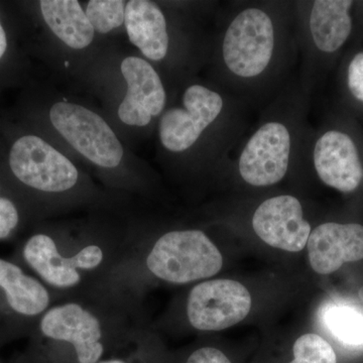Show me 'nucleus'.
Wrapping results in <instances>:
<instances>
[{
	"label": "nucleus",
	"mask_w": 363,
	"mask_h": 363,
	"mask_svg": "<svg viewBox=\"0 0 363 363\" xmlns=\"http://www.w3.org/2000/svg\"><path fill=\"white\" fill-rule=\"evenodd\" d=\"M143 296L112 283L57 301L30 334L45 363H97L147 328Z\"/></svg>",
	"instance_id": "obj_4"
},
{
	"label": "nucleus",
	"mask_w": 363,
	"mask_h": 363,
	"mask_svg": "<svg viewBox=\"0 0 363 363\" xmlns=\"http://www.w3.org/2000/svg\"><path fill=\"white\" fill-rule=\"evenodd\" d=\"M294 360L290 363H337L333 347L317 334L301 336L293 347Z\"/></svg>",
	"instance_id": "obj_22"
},
{
	"label": "nucleus",
	"mask_w": 363,
	"mask_h": 363,
	"mask_svg": "<svg viewBox=\"0 0 363 363\" xmlns=\"http://www.w3.org/2000/svg\"><path fill=\"white\" fill-rule=\"evenodd\" d=\"M310 264L319 274H330L346 262L363 259V225L357 222H324L310 234Z\"/></svg>",
	"instance_id": "obj_17"
},
{
	"label": "nucleus",
	"mask_w": 363,
	"mask_h": 363,
	"mask_svg": "<svg viewBox=\"0 0 363 363\" xmlns=\"http://www.w3.org/2000/svg\"><path fill=\"white\" fill-rule=\"evenodd\" d=\"M222 266L221 252L201 229H172L152 236L143 220L130 257L111 281L143 296L152 279L186 285L212 278Z\"/></svg>",
	"instance_id": "obj_10"
},
{
	"label": "nucleus",
	"mask_w": 363,
	"mask_h": 363,
	"mask_svg": "<svg viewBox=\"0 0 363 363\" xmlns=\"http://www.w3.org/2000/svg\"><path fill=\"white\" fill-rule=\"evenodd\" d=\"M218 7L209 1L128 0L124 33L174 91L206 67L213 33L206 20Z\"/></svg>",
	"instance_id": "obj_7"
},
{
	"label": "nucleus",
	"mask_w": 363,
	"mask_h": 363,
	"mask_svg": "<svg viewBox=\"0 0 363 363\" xmlns=\"http://www.w3.org/2000/svg\"><path fill=\"white\" fill-rule=\"evenodd\" d=\"M128 0H88L83 4L86 16L100 39L124 33Z\"/></svg>",
	"instance_id": "obj_21"
},
{
	"label": "nucleus",
	"mask_w": 363,
	"mask_h": 363,
	"mask_svg": "<svg viewBox=\"0 0 363 363\" xmlns=\"http://www.w3.org/2000/svg\"><path fill=\"white\" fill-rule=\"evenodd\" d=\"M74 79L99 100L100 109L130 149L155 133L173 92L150 62L112 40Z\"/></svg>",
	"instance_id": "obj_8"
},
{
	"label": "nucleus",
	"mask_w": 363,
	"mask_h": 363,
	"mask_svg": "<svg viewBox=\"0 0 363 363\" xmlns=\"http://www.w3.org/2000/svg\"><path fill=\"white\" fill-rule=\"evenodd\" d=\"M298 67L294 0L233 1L218 9L203 77L262 111Z\"/></svg>",
	"instance_id": "obj_1"
},
{
	"label": "nucleus",
	"mask_w": 363,
	"mask_h": 363,
	"mask_svg": "<svg viewBox=\"0 0 363 363\" xmlns=\"http://www.w3.org/2000/svg\"><path fill=\"white\" fill-rule=\"evenodd\" d=\"M9 49V39L6 28L2 25L1 18H0V61L4 58Z\"/></svg>",
	"instance_id": "obj_24"
},
{
	"label": "nucleus",
	"mask_w": 363,
	"mask_h": 363,
	"mask_svg": "<svg viewBox=\"0 0 363 363\" xmlns=\"http://www.w3.org/2000/svg\"><path fill=\"white\" fill-rule=\"evenodd\" d=\"M298 78L314 94L352 45L363 43L362 0H294Z\"/></svg>",
	"instance_id": "obj_11"
},
{
	"label": "nucleus",
	"mask_w": 363,
	"mask_h": 363,
	"mask_svg": "<svg viewBox=\"0 0 363 363\" xmlns=\"http://www.w3.org/2000/svg\"><path fill=\"white\" fill-rule=\"evenodd\" d=\"M337 99L334 104L363 123V43L352 45L336 69Z\"/></svg>",
	"instance_id": "obj_18"
},
{
	"label": "nucleus",
	"mask_w": 363,
	"mask_h": 363,
	"mask_svg": "<svg viewBox=\"0 0 363 363\" xmlns=\"http://www.w3.org/2000/svg\"><path fill=\"white\" fill-rule=\"evenodd\" d=\"M37 218L9 181L0 180V242L18 240Z\"/></svg>",
	"instance_id": "obj_20"
},
{
	"label": "nucleus",
	"mask_w": 363,
	"mask_h": 363,
	"mask_svg": "<svg viewBox=\"0 0 363 363\" xmlns=\"http://www.w3.org/2000/svg\"><path fill=\"white\" fill-rule=\"evenodd\" d=\"M97 363H133L130 358L116 357L104 358L101 362Z\"/></svg>",
	"instance_id": "obj_25"
},
{
	"label": "nucleus",
	"mask_w": 363,
	"mask_h": 363,
	"mask_svg": "<svg viewBox=\"0 0 363 363\" xmlns=\"http://www.w3.org/2000/svg\"><path fill=\"white\" fill-rule=\"evenodd\" d=\"M186 363H231L222 351L214 347L198 348L191 353Z\"/></svg>",
	"instance_id": "obj_23"
},
{
	"label": "nucleus",
	"mask_w": 363,
	"mask_h": 363,
	"mask_svg": "<svg viewBox=\"0 0 363 363\" xmlns=\"http://www.w3.org/2000/svg\"><path fill=\"white\" fill-rule=\"evenodd\" d=\"M252 309V296L233 279H210L193 286L186 298L188 323L198 331H220L240 323Z\"/></svg>",
	"instance_id": "obj_15"
},
{
	"label": "nucleus",
	"mask_w": 363,
	"mask_h": 363,
	"mask_svg": "<svg viewBox=\"0 0 363 363\" xmlns=\"http://www.w3.org/2000/svg\"><path fill=\"white\" fill-rule=\"evenodd\" d=\"M253 109L201 75L172 92L157 121V159L177 176L225 171L252 125Z\"/></svg>",
	"instance_id": "obj_3"
},
{
	"label": "nucleus",
	"mask_w": 363,
	"mask_h": 363,
	"mask_svg": "<svg viewBox=\"0 0 363 363\" xmlns=\"http://www.w3.org/2000/svg\"><path fill=\"white\" fill-rule=\"evenodd\" d=\"M45 101L40 135L102 187L135 202L154 193V171L133 154L101 109L57 90Z\"/></svg>",
	"instance_id": "obj_5"
},
{
	"label": "nucleus",
	"mask_w": 363,
	"mask_h": 363,
	"mask_svg": "<svg viewBox=\"0 0 363 363\" xmlns=\"http://www.w3.org/2000/svg\"><path fill=\"white\" fill-rule=\"evenodd\" d=\"M38 7L54 50V66L75 78L106 40L98 37L79 0H40Z\"/></svg>",
	"instance_id": "obj_13"
},
{
	"label": "nucleus",
	"mask_w": 363,
	"mask_h": 363,
	"mask_svg": "<svg viewBox=\"0 0 363 363\" xmlns=\"http://www.w3.org/2000/svg\"><path fill=\"white\" fill-rule=\"evenodd\" d=\"M306 164L327 187L352 195L363 187V126L333 104L313 128Z\"/></svg>",
	"instance_id": "obj_12"
},
{
	"label": "nucleus",
	"mask_w": 363,
	"mask_h": 363,
	"mask_svg": "<svg viewBox=\"0 0 363 363\" xmlns=\"http://www.w3.org/2000/svg\"><path fill=\"white\" fill-rule=\"evenodd\" d=\"M327 330L343 346L363 350V310L346 302H331L322 308Z\"/></svg>",
	"instance_id": "obj_19"
},
{
	"label": "nucleus",
	"mask_w": 363,
	"mask_h": 363,
	"mask_svg": "<svg viewBox=\"0 0 363 363\" xmlns=\"http://www.w3.org/2000/svg\"><path fill=\"white\" fill-rule=\"evenodd\" d=\"M255 233L269 245L290 252L304 250L312 233L298 198L281 194L267 198L252 215Z\"/></svg>",
	"instance_id": "obj_16"
},
{
	"label": "nucleus",
	"mask_w": 363,
	"mask_h": 363,
	"mask_svg": "<svg viewBox=\"0 0 363 363\" xmlns=\"http://www.w3.org/2000/svg\"><path fill=\"white\" fill-rule=\"evenodd\" d=\"M312 94L298 75L259 111L257 123L234 150L225 171L252 188H269L285 180L294 168L305 166L313 128Z\"/></svg>",
	"instance_id": "obj_9"
},
{
	"label": "nucleus",
	"mask_w": 363,
	"mask_h": 363,
	"mask_svg": "<svg viewBox=\"0 0 363 363\" xmlns=\"http://www.w3.org/2000/svg\"><path fill=\"white\" fill-rule=\"evenodd\" d=\"M9 183L39 222L78 212H125L138 202L102 187L40 133H26L9 149Z\"/></svg>",
	"instance_id": "obj_6"
},
{
	"label": "nucleus",
	"mask_w": 363,
	"mask_h": 363,
	"mask_svg": "<svg viewBox=\"0 0 363 363\" xmlns=\"http://www.w3.org/2000/svg\"><path fill=\"white\" fill-rule=\"evenodd\" d=\"M57 296L11 257H0V344L30 337Z\"/></svg>",
	"instance_id": "obj_14"
},
{
	"label": "nucleus",
	"mask_w": 363,
	"mask_h": 363,
	"mask_svg": "<svg viewBox=\"0 0 363 363\" xmlns=\"http://www.w3.org/2000/svg\"><path fill=\"white\" fill-rule=\"evenodd\" d=\"M138 211L86 212L35 224L18 238L11 259L59 300L109 283L140 236Z\"/></svg>",
	"instance_id": "obj_2"
}]
</instances>
